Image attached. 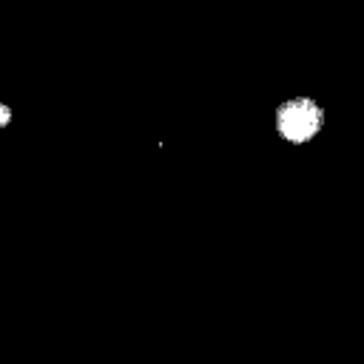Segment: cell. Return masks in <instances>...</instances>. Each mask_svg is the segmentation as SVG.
Returning <instances> with one entry per match:
<instances>
[{"label": "cell", "instance_id": "obj_1", "mask_svg": "<svg viewBox=\"0 0 364 364\" xmlns=\"http://www.w3.org/2000/svg\"><path fill=\"white\" fill-rule=\"evenodd\" d=\"M324 108L313 97H287L273 111V128L287 145H307L324 128Z\"/></svg>", "mask_w": 364, "mask_h": 364}, {"label": "cell", "instance_id": "obj_2", "mask_svg": "<svg viewBox=\"0 0 364 364\" xmlns=\"http://www.w3.org/2000/svg\"><path fill=\"white\" fill-rule=\"evenodd\" d=\"M9 125H11V105L0 102V131L9 128Z\"/></svg>", "mask_w": 364, "mask_h": 364}]
</instances>
